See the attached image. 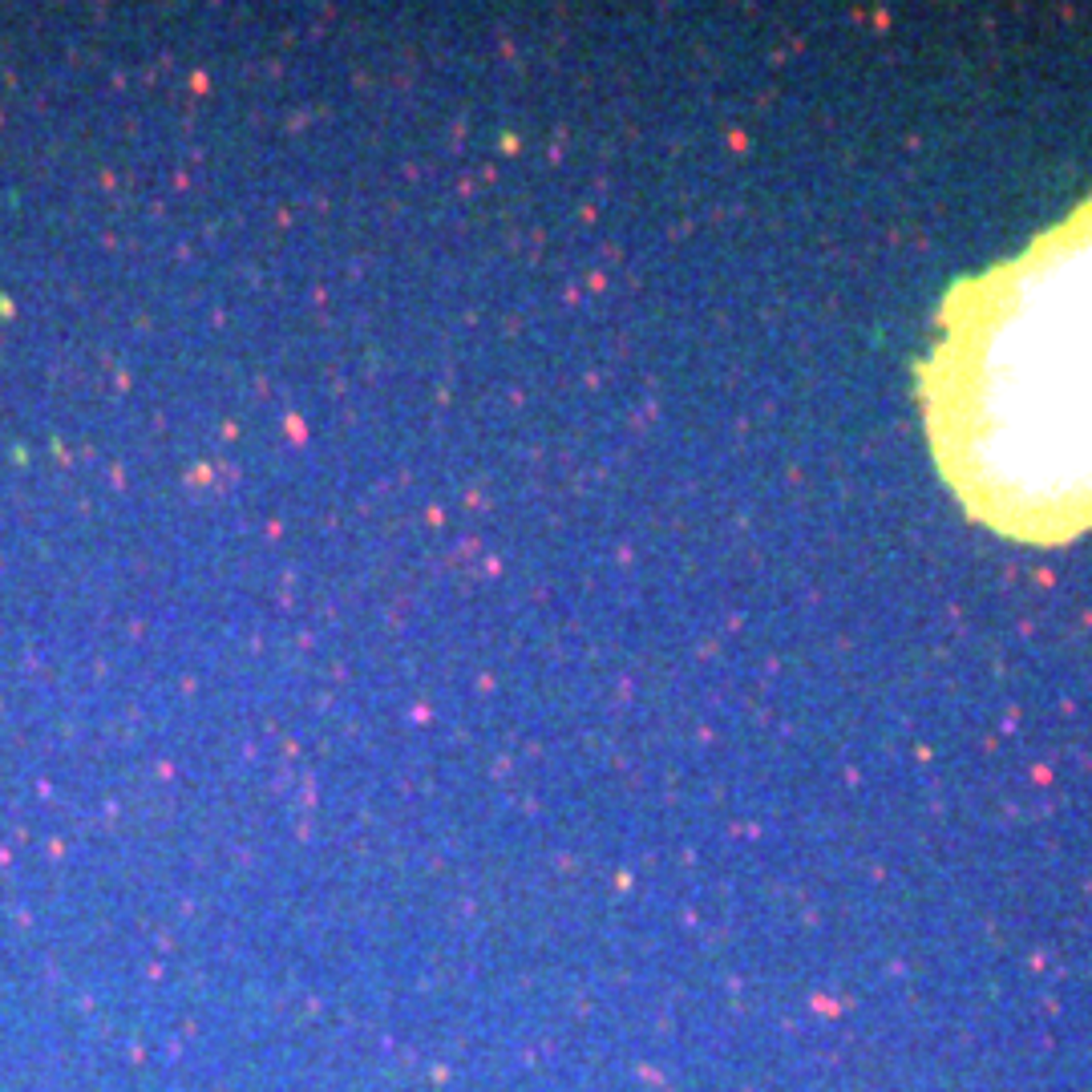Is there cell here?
Returning a JSON list of instances; mask_svg holds the SVG:
<instances>
[{
  "mask_svg": "<svg viewBox=\"0 0 1092 1092\" xmlns=\"http://www.w3.org/2000/svg\"><path fill=\"white\" fill-rule=\"evenodd\" d=\"M918 404L943 482L987 531H1092V199L939 304Z\"/></svg>",
  "mask_w": 1092,
  "mask_h": 1092,
  "instance_id": "6da1fadb",
  "label": "cell"
}]
</instances>
